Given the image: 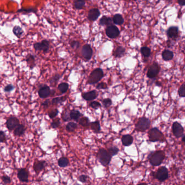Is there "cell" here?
Returning a JSON list of instances; mask_svg holds the SVG:
<instances>
[{
	"mask_svg": "<svg viewBox=\"0 0 185 185\" xmlns=\"http://www.w3.org/2000/svg\"><path fill=\"white\" fill-rule=\"evenodd\" d=\"M113 21L116 25H121L124 23V19L121 15L116 14L113 17Z\"/></svg>",
	"mask_w": 185,
	"mask_h": 185,
	"instance_id": "4316f807",
	"label": "cell"
},
{
	"mask_svg": "<svg viewBox=\"0 0 185 185\" xmlns=\"http://www.w3.org/2000/svg\"><path fill=\"white\" fill-rule=\"evenodd\" d=\"M71 46L73 48H77L79 46V43L77 41H73L71 43Z\"/></svg>",
	"mask_w": 185,
	"mask_h": 185,
	"instance_id": "c3c4849f",
	"label": "cell"
},
{
	"mask_svg": "<svg viewBox=\"0 0 185 185\" xmlns=\"http://www.w3.org/2000/svg\"><path fill=\"white\" fill-rule=\"evenodd\" d=\"M107 85L106 83H99L97 86V89H105Z\"/></svg>",
	"mask_w": 185,
	"mask_h": 185,
	"instance_id": "681fc988",
	"label": "cell"
},
{
	"mask_svg": "<svg viewBox=\"0 0 185 185\" xmlns=\"http://www.w3.org/2000/svg\"><path fill=\"white\" fill-rule=\"evenodd\" d=\"M25 132V128L22 124H19L14 130V134L17 136H21L23 135Z\"/></svg>",
	"mask_w": 185,
	"mask_h": 185,
	"instance_id": "44dd1931",
	"label": "cell"
},
{
	"mask_svg": "<svg viewBox=\"0 0 185 185\" xmlns=\"http://www.w3.org/2000/svg\"><path fill=\"white\" fill-rule=\"evenodd\" d=\"M165 158V152L163 151H157L150 154L148 158L150 164L153 166H158L162 163Z\"/></svg>",
	"mask_w": 185,
	"mask_h": 185,
	"instance_id": "6da1fadb",
	"label": "cell"
},
{
	"mask_svg": "<svg viewBox=\"0 0 185 185\" xmlns=\"http://www.w3.org/2000/svg\"><path fill=\"white\" fill-rule=\"evenodd\" d=\"M60 78V76L57 74L55 75L54 76H53V77H52V79L51 80L50 82H51V84L52 83L56 82Z\"/></svg>",
	"mask_w": 185,
	"mask_h": 185,
	"instance_id": "f907efd6",
	"label": "cell"
},
{
	"mask_svg": "<svg viewBox=\"0 0 185 185\" xmlns=\"http://www.w3.org/2000/svg\"><path fill=\"white\" fill-rule=\"evenodd\" d=\"M90 106L93 109H97L101 107V104L99 103L94 101V102H92L90 104Z\"/></svg>",
	"mask_w": 185,
	"mask_h": 185,
	"instance_id": "b9f144b4",
	"label": "cell"
},
{
	"mask_svg": "<svg viewBox=\"0 0 185 185\" xmlns=\"http://www.w3.org/2000/svg\"><path fill=\"white\" fill-rule=\"evenodd\" d=\"M60 124V120L59 119H58L53 121V122L51 123V127L53 129H56L59 126Z\"/></svg>",
	"mask_w": 185,
	"mask_h": 185,
	"instance_id": "60d3db41",
	"label": "cell"
},
{
	"mask_svg": "<svg viewBox=\"0 0 185 185\" xmlns=\"http://www.w3.org/2000/svg\"><path fill=\"white\" fill-rule=\"evenodd\" d=\"M58 165L60 167L64 168L66 167L69 164V161L67 158H66L65 157H62L61 158H60L58 160Z\"/></svg>",
	"mask_w": 185,
	"mask_h": 185,
	"instance_id": "83f0119b",
	"label": "cell"
},
{
	"mask_svg": "<svg viewBox=\"0 0 185 185\" xmlns=\"http://www.w3.org/2000/svg\"><path fill=\"white\" fill-rule=\"evenodd\" d=\"M65 100V98L64 97H56L52 99V103L53 104H58L59 103H61L64 101Z\"/></svg>",
	"mask_w": 185,
	"mask_h": 185,
	"instance_id": "8d00e7d4",
	"label": "cell"
},
{
	"mask_svg": "<svg viewBox=\"0 0 185 185\" xmlns=\"http://www.w3.org/2000/svg\"><path fill=\"white\" fill-rule=\"evenodd\" d=\"M138 185H148L147 184H146L145 183H142V184H139Z\"/></svg>",
	"mask_w": 185,
	"mask_h": 185,
	"instance_id": "11a10c76",
	"label": "cell"
},
{
	"mask_svg": "<svg viewBox=\"0 0 185 185\" xmlns=\"http://www.w3.org/2000/svg\"><path fill=\"white\" fill-rule=\"evenodd\" d=\"M85 5V2L84 1H76L74 2V6L77 9H80L83 8Z\"/></svg>",
	"mask_w": 185,
	"mask_h": 185,
	"instance_id": "1f68e13d",
	"label": "cell"
},
{
	"mask_svg": "<svg viewBox=\"0 0 185 185\" xmlns=\"http://www.w3.org/2000/svg\"><path fill=\"white\" fill-rule=\"evenodd\" d=\"M45 161H38L34 162L33 165V169L36 173H38L43 171L45 168Z\"/></svg>",
	"mask_w": 185,
	"mask_h": 185,
	"instance_id": "2e32d148",
	"label": "cell"
},
{
	"mask_svg": "<svg viewBox=\"0 0 185 185\" xmlns=\"http://www.w3.org/2000/svg\"><path fill=\"white\" fill-rule=\"evenodd\" d=\"M79 124L81 126H85V127L88 126L90 125L89 119L86 117H84L80 119Z\"/></svg>",
	"mask_w": 185,
	"mask_h": 185,
	"instance_id": "d590c367",
	"label": "cell"
},
{
	"mask_svg": "<svg viewBox=\"0 0 185 185\" xmlns=\"http://www.w3.org/2000/svg\"><path fill=\"white\" fill-rule=\"evenodd\" d=\"M92 50L89 45H85L83 46L82 50V54L85 59L87 60L90 59L92 56Z\"/></svg>",
	"mask_w": 185,
	"mask_h": 185,
	"instance_id": "7c38bea8",
	"label": "cell"
},
{
	"mask_svg": "<svg viewBox=\"0 0 185 185\" xmlns=\"http://www.w3.org/2000/svg\"><path fill=\"white\" fill-rule=\"evenodd\" d=\"M150 126V121L146 117H142L139 119L136 124V129L139 132H145L149 128Z\"/></svg>",
	"mask_w": 185,
	"mask_h": 185,
	"instance_id": "5b68a950",
	"label": "cell"
},
{
	"mask_svg": "<svg viewBox=\"0 0 185 185\" xmlns=\"http://www.w3.org/2000/svg\"></svg>",
	"mask_w": 185,
	"mask_h": 185,
	"instance_id": "6f0895ef",
	"label": "cell"
},
{
	"mask_svg": "<svg viewBox=\"0 0 185 185\" xmlns=\"http://www.w3.org/2000/svg\"><path fill=\"white\" fill-rule=\"evenodd\" d=\"M141 52L142 55L145 57H148L151 53L150 49L147 47H143L141 50Z\"/></svg>",
	"mask_w": 185,
	"mask_h": 185,
	"instance_id": "e575fe53",
	"label": "cell"
},
{
	"mask_svg": "<svg viewBox=\"0 0 185 185\" xmlns=\"http://www.w3.org/2000/svg\"><path fill=\"white\" fill-rule=\"evenodd\" d=\"M125 53V48L123 47H118L116 50L115 51L113 55L116 58H119L122 56Z\"/></svg>",
	"mask_w": 185,
	"mask_h": 185,
	"instance_id": "484cf974",
	"label": "cell"
},
{
	"mask_svg": "<svg viewBox=\"0 0 185 185\" xmlns=\"http://www.w3.org/2000/svg\"><path fill=\"white\" fill-rule=\"evenodd\" d=\"M81 116H82V115L80 113L79 111L78 110H73L69 113L70 119L74 120V121H78Z\"/></svg>",
	"mask_w": 185,
	"mask_h": 185,
	"instance_id": "603a6c76",
	"label": "cell"
},
{
	"mask_svg": "<svg viewBox=\"0 0 185 185\" xmlns=\"http://www.w3.org/2000/svg\"><path fill=\"white\" fill-rule=\"evenodd\" d=\"M26 61L27 63L30 65L31 66L33 65V67L35 66V57L32 54H29L26 56Z\"/></svg>",
	"mask_w": 185,
	"mask_h": 185,
	"instance_id": "836d02e7",
	"label": "cell"
},
{
	"mask_svg": "<svg viewBox=\"0 0 185 185\" xmlns=\"http://www.w3.org/2000/svg\"><path fill=\"white\" fill-rule=\"evenodd\" d=\"M97 97V93L95 90H92L88 92L85 93L83 95V97L87 100H92L96 99Z\"/></svg>",
	"mask_w": 185,
	"mask_h": 185,
	"instance_id": "ac0fdd59",
	"label": "cell"
},
{
	"mask_svg": "<svg viewBox=\"0 0 185 185\" xmlns=\"http://www.w3.org/2000/svg\"><path fill=\"white\" fill-rule=\"evenodd\" d=\"M20 124V122L18 119L15 117H10L7 119L6 122V126L8 129L10 131H12L17 128Z\"/></svg>",
	"mask_w": 185,
	"mask_h": 185,
	"instance_id": "30bf717a",
	"label": "cell"
},
{
	"mask_svg": "<svg viewBox=\"0 0 185 185\" xmlns=\"http://www.w3.org/2000/svg\"><path fill=\"white\" fill-rule=\"evenodd\" d=\"M172 130L174 135L175 136L176 138H180L184 134V128L181 125V124H180L178 122H175L173 123L172 126Z\"/></svg>",
	"mask_w": 185,
	"mask_h": 185,
	"instance_id": "9c48e42d",
	"label": "cell"
},
{
	"mask_svg": "<svg viewBox=\"0 0 185 185\" xmlns=\"http://www.w3.org/2000/svg\"><path fill=\"white\" fill-rule=\"evenodd\" d=\"M103 76L104 73L102 69H96L93 70L90 74L87 82L90 84H96L101 80Z\"/></svg>",
	"mask_w": 185,
	"mask_h": 185,
	"instance_id": "277c9868",
	"label": "cell"
},
{
	"mask_svg": "<svg viewBox=\"0 0 185 185\" xmlns=\"http://www.w3.org/2000/svg\"><path fill=\"white\" fill-rule=\"evenodd\" d=\"M97 157L99 162L104 167L109 165L112 158V156L109 154L108 152L104 149H99L97 154Z\"/></svg>",
	"mask_w": 185,
	"mask_h": 185,
	"instance_id": "7a4b0ae2",
	"label": "cell"
},
{
	"mask_svg": "<svg viewBox=\"0 0 185 185\" xmlns=\"http://www.w3.org/2000/svg\"><path fill=\"white\" fill-rule=\"evenodd\" d=\"M91 129H92L93 132L95 133H98L100 131V126L98 121L93 122L90 123Z\"/></svg>",
	"mask_w": 185,
	"mask_h": 185,
	"instance_id": "d4e9b609",
	"label": "cell"
},
{
	"mask_svg": "<svg viewBox=\"0 0 185 185\" xmlns=\"http://www.w3.org/2000/svg\"><path fill=\"white\" fill-rule=\"evenodd\" d=\"M42 105H43L44 107L46 108V107H47V106H48V105H49V101H48V100H46V101H45L43 103Z\"/></svg>",
	"mask_w": 185,
	"mask_h": 185,
	"instance_id": "816d5d0a",
	"label": "cell"
},
{
	"mask_svg": "<svg viewBox=\"0 0 185 185\" xmlns=\"http://www.w3.org/2000/svg\"><path fill=\"white\" fill-rule=\"evenodd\" d=\"M119 28L113 25H111L106 29V34L111 39H115L119 36Z\"/></svg>",
	"mask_w": 185,
	"mask_h": 185,
	"instance_id": "ba28073f",
	"label": "cell"
},
{
	"mask_svg": "<svg viewBox=\"0 0 185 185\" xmlns=\"http://www.w3.org/2000/svg\"><path fill=\"white\" fill-rule=\"evenodd\" d=\"M103 104L106 108H108L112 104L111 100L109 98H106L102 100Z\"/></svg>",
	"mask_w": 185,
	"mask_h": 185,
	"instance_id": "f35d334b",
	"label": "cell"
},
{
	"mask_svg": "<svg viewBox=\"0 0 185 185\" xmlns=\"http://www.w3.org/2000/svg\"><path fill=\"white\" fill-rule=\"evenodd\" d=\"M38 94L41 98H47L51 94V91L50 87L46 85H44L39 90Z\"/></svg>",
	"mask_w": 185,
	"mask_h": 185,
	"instance_id": "5bb4252c",
	"label": "cell"
},
{
	"mask_svg": "<svg viewBox=\"0 0 185 185\" xmlns=\"http://www.w3.org/2000/svg\"><path fill=\"white\" fill-rule=\"evenodd\" d=\"M182 142H185V135L184 134L183 135H182Z\"/></svg>",
	"mask_w": 185,
	"mask_h": 185,
	"instance_id": "db71d44e",
	"label": "cell"
},
{
	"mask_svg": "<svg viewBox=\"0 0 185 185\" xmlns=\"http://www.w3.org/2000/svg\"><path fill=\"white\" fill-rule=\"evenodd\" d=\"M69 85L67 83H62L58 85V89L59 90L60 92L64 93L67 92V91L69 89Z\"/></svg>",
	"mask_w": 185,
	"mask_h": 185,
	"instance_id": "f546056e",
	"label": "cell"
},
{
	"mask_svg": "<svg viewBox=\"0 0 185 185\" xmlns=\"http://www.w3.org/2000/svg\"><path fill=\"white\" fill-rule=\"evenodd\" d=\"M108 152H109V154L113 157L118 154V152H119V149L116 147H112L109 148Z\"/></svg>",
	"mask_w": 185,
	"mask_h": 185,
	"instance_id": "d6a6232c",
	"label": "cell"
},
{
	"mask_svg": "<svg viewBox=\"0 0 185 185\" xmlns=\"http://www.w3.org/2000/svg\"><path fill=\"white\" fill-rule=\"evenodd\" d=\"M156 185V184H153V185Z\"/></svg>",
	"mask_w": 185,
	"mask_h": 185,
	"instance_id": "9f6ffc18",
	"label": "cell"
},
{
	"mask_svg": "<svg viewBox=\"0 0 185 185\" xmlns=\"http://www.w3.org/2000/svg\"><path fill=\"white\" fill-rule=\"evenodd\" d=\"M14 89V86L12 84H9L4 87V92H9L12 91V90H13Z\"/></svg>",
	"mask_w": 185,
	"mask_h": 185,
	"instance_id": "f6af8a7d",
	"label": "cell"
},
{
	"mask_svg": "<svg viewBox=\"0 0 185 185\" xmlns=\"http://www.w3.org/2000/svg\"><path fill=\"white\" fill-rule=\"evenodd\" d=\"M100 15V12L99 9L97 8H93L90 10L88 14V19L89 20L92 21H96Z\"/></svg>",
	"mask_w": 185,
	"mask_h": 185,
	"instance_id": "9a60e30c",
	"label": "cell"
},
{
	"mask_svg": "<svg viewBox=\"0 0 185 185\" xmlns=\"http://www.w3.org/2000/svg\"><path fill=\"white\" fill-rule=\"evenodd\" d=\"M28 177H29V174L26 169L21 168L19 170L17 173V178L19 179L20 181L23 182H28Z\"/></svg>",
	"mask_w": 185,
	"mask_h": 185,
	"instance_id": "4fadbf2b",
	"label": "cell"
},
{
	"mask_svg": "<svg viewBox=\"0 0 185 185\" xmlns=\"http://www.w3.org/2000/svg\"><path fill=\"white\" fill-rule=\"evenodd\" d=\"M18 13H36L37 9L33 7H30L28 8H21L20 9L17 11Z\"/></svg>",
	"mask_w": 185,
	"mask_h": 185,
	"instance_id": "f1b7e54d",
	"label": "cell"
},
{
	"mask_svg": "<svg viewBox=\"0 0 185 185\" xmlns=\"http://www.w3.org/2000/svg\"><path fill=\"white\" fill-rule=\"evenodd\" d=\"M112 23V20L109 17L104 16L99 21V24L102 26H111Z\"/></svg>",
	"mask_w": 185,
	"mask_h": 185,
	"instance_id": "7402d4cb",
	"label": "cell"
},
{
	"mask_svg": "<svg viewBox=\"0 0 185 185\" xmlns=\"http://www.w3.org/2000/svg\"><path fill=\"white\" fill-rule=\"evenodd\" d=\"M77 128V124L74 122H69L66 126V130L69 132H73Z\"/></svg>",
	"mask_w": 185,
	"mask_h": 185,
	"instance_id": "4dcf8cb0",
	"label": "cell"
},
{
	"mask_svg": "<svg viewBox=\"0 0 185 185\" xmlns=\"http://www.w3.org/2000/svg\"><path fill=\"white\" fill-rule=\"evenodd\" d=\"M6 141V136L3 131H0V143H4Z\"/></svg>",
	"mask_w": 185,
	"mask_h": 185,
	"instance_id": "ee69618b",
	"label": "cell"
},
{
	"mask_svg": "<svg viewBox=\"0 0 185 185\" xmlns=\"http://www.w3.org/2000/svg\"><path fill=\"white\" fill-rule=\"evenodd\" d=\"M2 180L4 182L5 184H9L11 182V178L9 176H7V175H4L3 176H2Z\"/></svg>",
	"mask_w": 185,
	"mask_h": 185,
	"instance_id": "7bdbcfd3",
	"label": "cell"
},
{
	"mask_svg": "<svg viewBox=\"0 0 185 185\" xmlns=\"http://www.w3.org/2000/svg\"><path fill=\"white\" fill-rule=\"evenodd\" d=\"M58 113H59V111H58V109H54V110H53L52 111H51L50 113H49L48 116L50 117V119H53L55 118L58 115Z\"/></svg>",
	"mask_w": 185,
	"mask_h": 185,
	"instance_id": "ab89813d",
	"label": "cell"
},
{
	"mask_svg": "<svg viewBox=\"0 0 185 185\" xmlns=\"http://www.w3.org/2000/svg\"><path fill=\"white\" fill-rule=\"evenodd\" d=\"M178 94L181 97H184L185 96V85L184 83L180 87L178 90Z\"/></svg>",
	"mask_w": 185,
	"mask_h": 185,
	"instance_id": "74e56055",
	"label": "cell"
},
{
	"mask_svg": "<svg viewBox=\"0 0 185 185\" xmlns=\"http://www.w3.org/2000/svg\"><path fill=\"white\" fill-rule=\"evenodd\" d=\"M160 71V67L157 63H153L150 66L147 72V77L149 78H155L159 73Z\"/></svg>",
	"mask_w": 185,
	"mask_h": 185,
	"instance_id": "8fae6325",
	"label": "cell"
},
{
	"mask_svg": "<svg viewBox=\"0 0 185 185\" xmlns=\"http://www.w3.org/2000/svg\"><path fill=\"white\" fill-rule=\"evenodd\" d=\"M178 29L177 27L172 26L167 30V35L170 38H175L178 35Z\"/></svg>",
	"mask_w": 185,
	"mask_h": 185,
	"instance_id": "e0dca14e",
	"label": "cell"
},
{
	"mask_svg": "<svg viewBox=\"0 0 185 185\" xmlns=\"http://www.w3.org/2000/svg\"><path fill=\"white\" fill-rule=\"evenodd\" d=\"M149 140L150 142L162 141L165 137L162 132L156 128H153L148 132Z\"/></svg>",
	"mask_w": 185,
	"mask_h": 185,
	"instance_id": "3957f363",
	"label": "cell"
},
{
	"mask_svg": "<svg viewBox=\"0 0 185 185\" xmlns=\"http://www.w3.org/2000/svg\"><path fill=\"white\" fill-rule=\"evenodd\" d=\"M178 3L181 6H184L185 5V2L184 1H178Z\"/></svg>",
	"mask_w": 185,
	"mask_h": 185,
	"instance_id": "f5cc1de1",
	"label": "cell"
},
{
	"mask_svg": "<svg viewBox=\"0 0 185 185\" xmlns=\"http://www.w3.org/2000/svg\"><path fill=\"white\" fill-rule=\"evenodd\" d=\"M33 46L34 50L36 51H43V52L46 53L49 50L50 43L48 41L44 40L40 43H34Z\"/></svg>",
	"mask_w": 185,
	"mask_h": 185,
	"instance_id": "52a82bcc",
	"label": "cell"
},
{
	"mask_svg": "<svg viewBox=\"0 0 185 185\" xmlns=\"http://www.w3.org/2000/svg\"><path fill=\"white\" fill-rule=\"evenodd\" d=\"M63 119L64 121H69L70 119V116H69V113H67V111L65 113H64L63 115Z\"/></svg>",
	"mask_w": 185,
	"mask_h": 185,
	"instance_id": "bcb514c9",
	"label": "cell"
},
{
	"mask_svg": "<svg viewBox=\"0 0 185 185\" xmlns=\"http://www.w3.org/2000/svg\"><path fill=\"white\" fill-rule=\"evenodd\" d=\"M13 32L14 35L17 36L18 38H20L21 36L23 35V30L22 28H21L19 26H15L14 27L13 29Z\"/></svg>",
	"mask_w": 185,
	"mask_h": 185,
	"instance_id": "cb8c5ba5",
	"label": "cell"
},
{
	"mask_svg": "<svg viewBox=\"0 0 185 185\" xmlns=\"http://www.w3.org/2000/svg\"><path fill=\"white\" fill-rule=\"evenodd\" d=\"M168 171L165 167H161L154 173V176L160 181H164L168 178Z\"/></svg>",
	"mask_w": 185,
	"mask_h": 185,
	"instance_id": "8992f818",
	"label": "cell"
},
{
	"mask_svg": "<svg viewBox=\"0 0 185 185\" xmlns=\"http://www.w3.org/2000/svg\"><path fill=\"white\" fill-rule=\"evenodd\" d=\"M162 56L163 59L165 61H169L173 58L174 54L171 51L165 50L162 52Z\"/></svg>",
	"mask_w": 185,
	"mask_h": 185,
	"instance_id": "ffe728a7",
	"label": "cell"
},
{
	"mask_svg": "<svg viewBox=\"0 0 185 185\" xmlns=\"http://www.w3.org/2000/svg\"><path fill=\"white\" fill-rule=\"evenodd\" d=\"M133 137L132 136L130 135H125L123 136L122 138V142L123 145L128 147L129 145H132L133 143Z\"/></svg>",
	"mask_w": 185,
	"mask_h": 185,
	"instance_id": "d6986e66",
	"label": "cell"
},
{
	"mask_svg": "<svg viewBox=\"0 0 185 185\" xmlns=\"http://www.w3.org/2000/svg\"><path fill=\"white\" fill-rule=\"evenodd\" d=\"M87 178H88V176L87 175H82L79 177V180L80 181L84 183V182H86Z\"/></svg>",
	"mask_w": 185,
	"mask_h": 185,
	"instance_id": "7dc6e473",
	"label": "cell"
}]
</instances>
